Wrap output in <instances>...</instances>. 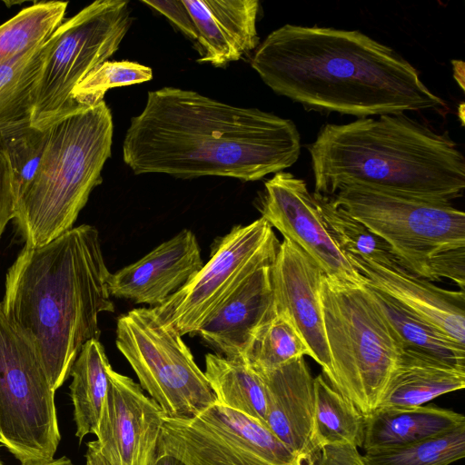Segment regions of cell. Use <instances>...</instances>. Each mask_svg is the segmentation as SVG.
Instances as JSON below:
<instances>
[{"label":"cell","mask_w":465,"mask_h":465,"mask_svg":"<svg viewBox=\"0 0 465 465\" xmlns=\"http://www.w3.org/2000/svg\"><path fill=\"white\" fill-rule=\"evenodd\" d=\"M300 153L292 120L177 87L148 92L123 143L124 162L135 174L183 179L253 182L292 166Z\"/></svg>","instance_id":"6da1fadb"},{"label":"cell","mask_w":465,"mask_h":465,"mask_svg":"<svg viewBox=\"0 0 465 465\" xmlns=\"http://www.w3.org/2000/svg\"><path fill=\"white\" fill-rule=\"evenodd\" d=\"M251 65L276 94L307 109L359 118L444 104L400 54L359 30L284 25Z\"/></svg>","instance_id":"7a4b0ae2"},{"label":"cell","mask_w":465,"mask_h":465,"mask_svg":"<svg viewBox=\"0 0 465 465\" xmlns=\"http://www.w3.org/2000/svg\"><path fill=\"white\" fill-rule=\"evenodd\" d=\"M110 275L98 231L89 224L25 245L7 270L1 307L33 341L54 391L83 345L99 340V314L114 311Z\"/></svg>","instance_id":"3957f363"},{"label":"cell","mask_w":465,"mask_h":465,"mask_svg":"<svg viewBox=\"0 0 465 465\" xmlns=\"http://www.w3.org/2000/svg\"><path fill=\"white\" fill-rule=\"evenodd\" d=\"M308 149L313 193L327 197L361 184L450 203L465 189V159L456 143L405 114L326 124Z\"/></svg>","instance_id":"277c9868"},{"label":"cell","mask_w":465,"mask_h":465,"mask_svg":"<svg viewBox=\"0 0 465 465\" xmlns=\"http://www.w3.org/2000/svg\"><path fill=\"white\" fill-rule=\"evenodd\" d=\"M114 124L104 101L61 119L30 184L16 204L15 222L25 245H44L72 229L111 156Z\"/></svg>","instance_id":"5b68a950"},{"label":"cell","mask_w":465,"mask_h":465,"mask_svg":"<svg viewBox=\"0 0 465 465\" xmlns=\"http://www.w3.org/2000/svg\"><path fill=\"white\" fill-rule=\"evenodd\" d=\"M390 246L397 263L428 281L465 286V213L449 202L361 185L330 197Z\"/></svg>","instance_id":"8992f818"},{"label":"cell","mask_w":465,"mask_h":465,"mask_svg":"<svg viewBox=\"0 0 465 465\" xmlns=\"http://www.w3.org/2000/svg\"><path fill=\"white\" fill-rule=\"evenodd\" d=\"M329 383L366 417L380 405L401 347L364 284L323 274L320 288Z\"/></svg>","instance_id":"52a82bcc"},{"label":"cell","mask_w":465,"mask_h":465,"mask_svg":"<svg viewBox=\"0 0 465 465\" xmlns=\"http://www.w3.org/2000/svg\"><path fill=\"white\" fill-rule=\"evenodd\" d=\"M132 21L125 0H97L64 20L47 42L34 94V127L47 130L82 109L72 100L73 89L119 49Z\"/></svg>","instance_id":"ba28073f"},{"label":"cell","mask_w":465,"mask_h":465,"mask_svg":"<svg viewBox=\"0 0 465 465\" xmlns=\"http://www.w3.org/2000/svg\"><path fill=\"white\" fill-rule=\"evenodd\" d=\"M54 392L33 341L0 304V445L21 465L54 457L61 440Z\"/></svg>","instance_id":"9c48e42d"},{"label":"cell","mask_w":465,"mask_h":465,"mask_svg":"<svg viewBox=\"0 0 465 465\" xmlns=\"http://www.w3.org/2000/svg\"><path fill=\"white\" fill-rule=\"evenodd\" d=\"M115 343L164 416L191 418L216 401L182 335L165 326L153 308L121 315Z\"/></svg>","instance_id":"30bf717a"},{"label":"cell","mask_w":465,"mask_h":465,"mask_svg":"<svg viewBox=\"0 0 465 465\" xmlns=\"http://www.w3.org/2000/svg\"><path fill=\"white\" fill-rule=\"evenodd\" d=\"M279 244L262 217L232 227L217 239L209 261L190 281L153 310L180 335L196 334L252 273L272 263Z\"/></svg>","instance_id":"8fae6325"},{"label":"cell","mask_w":465,"mask_h":465,"mask_svg":"<svg viewBox=\"0 0 465 465\" xmlns=\"http://www.w3.org/2000/svg\"><path fill=\"white\" fill-rule=\"evenodd\" d=\"M156 454L184 465H306L265 426L216 401L191 418L163 416Z\"/></svg>","instance_id":"7c38bea8"},{"label":"cell","mask_w":465,"mask_h":465,"mask_svg":"<svg viewBox=\"0 0 465 465\" xmlns=\"http://www.w3.org/2000/svg\"><path fill=\"white\" fill-rule=\"evenodd\" d=\"M258 209L265 221L295 243L328 278L364 284L328 232L318 203L304 180L279 172L264 183Z\"/></svg>","instance_id":"4fadbf2b"},{"label":"cell","mask_w":465,"mask_h":465,"mask_svg":"<svg viewBox=\"0 0 465 465\" xmlns=\"http://www.w3.org/2000/svg\"><path fill=\"white\" fill-rule=\"evenodd\" d=\"M109 389L95 432L110 465H149L163 423V411L128 376L108 369Z\"/></svg>","instance_id":"5bb4252c"},{"label":"cell","mask_w":465,"mask_h":465,"mask_svg":"<svg viewBox=\"0 0 465 465\" xmlns=\"http://www.w3.org/2000/svg\"><path fill=\"white\" fill-rule=\"evenodd\" d=\"M320 267L295 243L283 239L271 266L273 304L276 312L291 318L312 358L327 378L331 359L321 304Z\"/></svg>","instance_id":"9a60e30c"},{"label":"cell","mask_w":465,"mask_h":465,"mask_svg":"<svg viewBox=\"0 0 465 465\" xmlns=\"http://www.w3.org/2000/svg\"><path fill=\"white\" fill-rule=\"evenodd\" d=\"M203 265L194 233L183 229L137 262L111 273L109 291L116 298L157 306L186 284Z\"/></svg>","instance_id":"2e32d148"},{"label":"cell","mask_w":465,"mask_h":465,"mask_svg":"<svg viewBox=\"0 0 465 465\" xmlns=\"http://www.w3.org/2000/svg\"><path fill=\"white\" fill-rule=\"evenodd\" d=\"M364 283L386 293L429 322L455 341L465 345V292L440 288L397 262H377L347 254Z\"/></svg>","instance_id":"e0dca14e"},{"label":"cell","mask_w":465,"mask_h":465,"mask_svg":"<svg viewBox=\"0 0 465 465\" xmlns=\"http://www.w3.org/2000/svg\"><path fill=\"white\" fill-rule=\"evenodd\" d=\"M259 375L267 396V428L306 465H314V378L304 358Z\"/></svg>","instance_id":"ac0fdd59"},{"label":"cell","mask_w":465,"mask_h":465,"mask_svg":"<svg viewBox=\"0 0 465 465\" xmlns=\"http://www.w3.org/2000/svg\"><path fill=\"white\" fill-rule=\"evenodd\" d=\"M272 264L252 273L196 332L216 354L243 361L253 333L275 313Z\"/></svg>","instance_id":"d6986e66"},{"label":"cell","mask_w":465,"mask_h":465,"mask_svg":"<svg viewBox=\"0 0 465 465\" xmlns=\"http://www.w3.org/2000/svg\"><path fill=\"white\" fill-rule=\"evenodd\" d=\"M197 30L199 63L215 67L238 61L260 45L258 0H183Z\"/></svg>","instance_id":"ffe728a7"},{"label":"cell","mask_w":465,"mask_h":465,"mask_svg":"<svg viewBox=\"0 0 465 465\" xmlns=\"http://www.w3.org/2000/svg\"><path fill=\"white\" fill-rule=\"evenodd\" d=\"M465 387V368L401 349L379 407H416Z\"/></svg>","instance_id":"44dd1931"},{"label":"cell","mask_w":465,"mask_h":465,"mask_svg":"<svg viewBox=\"0 0 465 465\" xmlns=\"http://www.w3.org/2000/svg\"><path fill=\"white\" fill-rule=\"evenodd\" d=\"M364 418V450L417 441L465 424L460 413L424 405L378 407Z\"/></svg>","instance_id":"7402d4cb"},{"label":"cell","mask_w":465,"mask_h":465,"mask_svg":"<svg viewBox=\"0 0 465 465\" xmlns=\"http://www.w3.org/2000/svg\"><path fill=\"white\" fill-rule=\"evenodd\" d=\"M110 366L98 339L90 340L83 345L72 366L70 397L74 406L75 436L80 442L86 435L96 432L109 389Z\"/></svg>","instance_id":"603a6c76"},{"label":"cell","mask_w":465,"mask_h":465,"mask_svg":"<svg viewBox=\"0 0 465 465\" xmlns=\"http://www.w3.org/2000/svg\"><path fill=\"white\" fill-rule=\"evenodd\" d=\"M203 372L216 402L267 428L266 391L262 377L256 371L243 361L208 353Z\"/></svg>","instance_id":"cb8c5ba5"},{"label":"cell","mask_w":465,"mask_h":465,"mask_svg":"<svg viewBox=\"0 0 465 465\" xmlns=\"http://www.w3.org/2000/svg\"><path fill=\"white\" fill-rule=\"evenodd\" d=\"M364 285L379 305L401 349L417 351L465 368V345L455 341L386 293Z\"/></svg>","instance_id":"d4e9b609"},{"label":"cell","mask_w":465,"mask_h":465,"mask_svg":"<svg viewBox=\"0 0 465 465\" xmlns=\"http://www.w3.org/2000/svg\"><path fill=\"white\" fill-rule=\"evenodd\" d=\"M365 418L356 406L327 381L323 374L314 378V417L312 440L316 450L334 444L362 448Z\"/></svg>","instance_id":"484cf974"},{"label":"cell","mask_w":465,"mask_h":465,"mask_svg":"<svg viewBox=\"0 0 465 465\" xmlns=\"http://www.w3.org/2000/svg\"><path fill=\"white\" fill-rule=\"evenodd\" d=\"M68 2L41 1L0 25V64L45 45L64 20Z\"/></svg>","instance_id":"4316f807"},{"label":"cell","mask_w":465,"mask_h":465,"mask_svg":"<svg viewBox=\"0 0 465 465\" xmlns=\"http://www.w3.org/2000/svg\"><path fill=\"white\" fill-rule=\"evenodd\" d=\"M305 355L310 351L291 318L275 311L253 333L243 362L262 374Z\"/></svg>","instance_id":"83f0119b"},{"label":"cell","mask_w":465,"mask_h":465,"mask_svg":"<svg viewBox=\"0 0 465 465\" xmlns=\"http://www.w3.org/2000/svg\"><path fill=\"white\" fill-rule=\"evenodd\" d=\"M47 42L0 64V129L22 120H30Z\"/></svg>","instance_id":"f1b7e54d"},{"label":"cell","mask_w":465,"mask_h":465,"mask_svg":"<svg viewBox=\"0 0 465 465\" xmlns=\"http://www.w3.org/2000/svg\"><path fill=\"white\" fill-rule=\"evenodd\" d=\"M465 456V424L430 438L365 450L367 465H450Z\"/></svg>","instance_id":"f546056e"},{"label":"cell","mask_w":465,"mask_h":465,"mask_svg":"<svg viewBox=\"0 0 465 465\" xmlns=\"http://www.w3.org/2000/svg\"><path fill=\"white\" fill-rule=\"evenodd\" d=\"M49 129L39 130L30 120H22L0 129V148L10 167L15 208L44 156Z\"/></svg>","instance_id":"4dcf8cb0"},{"label":"cell","mask_w":465,"mask_h":465,"mask_svg":"<svg viewBox=\"0 0 465 465\" xmlns=\"http://www.w3.org/2000/svg\"><path fill=\"white\" fill-rule=\"evenodd\" d=\"M326 229L341 252L377 262H396L390 246L330 197L313 193Z\"/></svg>","instance_id":"1f68e13d"},{"label":"cell","mask_w":465,"mask_h":465,"mask_svg":"<svg viewBox=\"0 0 465 465\" xmlns=\"http://www.w3.org/2000/svg\"><path fill=\"white\" fill-rule=\"evenodd\" d=\"M150 67L131 61H105L92 70L72 91V100L78 108L94 106L104 101L105 93L114 87L150 81Z\"/></svg>","instance_id":"d6a6232c"},{"label":"cell","mask_w":465,"mask_h":465,"mask_svg":"<svg viewBox=\"0 0 465 465\" xmlns=\"http://www.w3.org/2000/svg\"><path fill=\"white\" fill-rule=\"evenodd\" d=\"M142 3L153 8L164 15L173 23L183 35L192 40H197L198 35L194 22L183 4V0L178 1H145Z\"/></svg>","instance_id":"836d02e7"},{"label":"cell","mask_w":465,"mask_h":465,"mask_svg":"<svg viewBox=\"0 0 465 465\" xmlns=\"http://www.w3.org/2000/svg\"><path fill=\"white\" fill-rule=\"evenodd\" d=\"M15 214V199L11 171L8 162L0 148V238L7 223L14 220Z\"/></svg>","instance_id":"e575fe53"},{"label":"cell","mask_w":465,"mask_h":465,"mask_svg":"<svg viewBox=\"0 0 465 465\" xmlns=\"http://www.w3.org/2000/svg\"><path fill=\"white\" fill-rule=\"evenodd\" d=\"M314 465H367L358 448L351 444H334L322 448Z\"/></svg>","instance_id":"d590c367"},{"label":"cell","mask_w":465,"mask_h":465,"mask_svg":"<svg viewBox=\"0 0 465 465\" xmlns=\"http://www.w3.org/2000/svg\"><path fill=\"white\" fill-rule=\"evenodd\" d=\"M86 448L84 465H110L102 455L96 440L88 441Z\"/></svg>","instance_id":"8d00e7d4"},{"label":"cell","mask_w":465,"mask_h":465,"mask_svg":"<svg viewBox=\"0 0 465 465\" xmlns=\"http://www.w3.org/2000/svg\"><path fill=\"white\" fill-rule=\"evenodd\" d=\"M149 465H184L180 460L169 454H155Z\"/></svg>","instance_id":"74e56055"},{"label":"cell","mask_w":465,"mask_h":465,"mask_svg":"<svg viewBox=\"0 0 465 465\" xmlns=\"http://www.w3.org/2000/svg\"><path fill=\"white\" fill-rule=\"evenodd\" d=\"M28 465H74V464L66 456H62V457L56 458V459L54 458L48 461H45V462H41V463H35V464H28Z\"/></svg>","instance_id":"f35d334b"},{"label":"cell","mask_w":465,"mask_h":465,"mask_svg":"<svg viewBox=\"0 0 465 465\" xmlns=\"http://www.w3.org/2000/svg\"><path fill=\"white\" fill-rule=\"evenodd\" d=\"M0 465H5V463L0 460Z\"/></svg>","instance_id":"ab89813d"},{"label":"cell","mask_w":465,"mask_h":465,"mask_svg":"<svg viewBox=\"0 0 465 465\" xmlns=\"http://www.w3.org/2000/svg\"><path fill=\"white\" fill-rule=\"evenodd\" d=\"M0 447H1V445H0Z\"/></svg>","instance_id":"60d3db41"}]
</instances>
